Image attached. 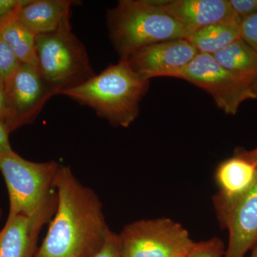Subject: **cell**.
<instances>
[{
  "mask_svg": "<svg viewBox=\"0 0 257 257\" xmlns=\"http://www.w3.org/2000/svg\"><path fill=\"white\" fill-rule=\"evenodd\" d=\"M55 192V216L34 257H94L110 231L100 199L68 166H60Z\"/></svg>",
  "mask_w": 257,
  "mask_h": 257,
  "instance_id": "obj_1",
  "label": "cell"
},
{
  "mask_svg": "<svg viewBox=\"0 0 257 257\" xmlns=\"http://www.w3.org/2000/svg\"><path fill=\"white\" fill-rule=\"evenodd\" d=\"M150 81L135 73L126 60H119L77 87L60 94L89 106L113 126L128 127L138 117L140 104Z\"/></svg>",
  "mask_w": 257,
  "mask_h": 257,
  "instance_id": "obj_2",
  "label": "cell"
},
{
  "mask_svg": "<svg viewBox=\"0 0 257 257\" xmlns=\"http://www.w3.org/2000/svg\"><path fill=\"white\" fill-rule=\"evenodd\" d=\"M106 24L113 47L123 60L149 45L189 37L155 0H121L108 10Z\"/></svg>",
  "mask_w": 257,
  "mask_h": 257,
  "instance_id": "obj_3",
  "label": "cell"
},
{
  "mask_svg": "<svg viewBox=\"0 0 257 257\" xmlns=\"http://www.w3.org/2000/svg\"><path fill=\"white\" fill-rule=\"evenodd\" d=\"M38 69L57 94L96 75L85 47L72 32L69 20L50 33L37 35Z\"/></svg>",
  "mask_w": 257,
  "mask_h": 257,
  "instance_id": "obj_4",
  "label": "cell"
},
{
  "mask_svg": "<svg viewBox=\"0 0 257 257\" xmlns=\"http://www.w3.org/2000/svg\"><path fill=\"white\" fill-rule=\"evenodd\" d=\"M61 165L56 161L35 162L15 152L0 154V171L8 187V216H32L56 197L55 180Z\"/></svg>",
  "mask_w": 257,
  "mask_h": 257,
  "instance_id": "obj_5",
  "label": "cell"
},
{
  "mask_svg": "<svg viewBox=\"0 0 257 257\" xmlns=\"http://www.w3.org/2000/svg\"><path fill=\"white\" fill-rule=\"evenodd\" d=\"M175 78L187 81L207 92L227 115L237 114L243 101L257 99V82L229 72L209 54L199 52Z\"/></svg>",
  "mask_w": 257,
  "mask_h": 257,
  "instance_id": "obj_6",
  "label": "cell"
},
{
  "mask_svg": "<svg viewBox=\"0 0 257 257\" xmlns=\"http://www.w3.org/2000/svg\"><path fill=\"white\" fill-rule=\"evenodd\" d=\"M117 235L121 257H185L194 243L187 229L167 218L135 221Z\"/></svg>",
  "mask_w": 257,
  "mask_h": 257,
  "instance_id": "obj_7",
  "label": "cell"
},
{
  "mask_svg": "<svg viewBox=\"0 0 257 257\" xmlns=\"http://www.w3.org/2000/svg\"><path fill=\"white\" fill-rule=\"evenodd\" d=\"M4 87L5 124L11 133L33 122L47 101L56 95L38 68L22 62L5 79Z\"/></svg>",
  "mask_w": 257,
  "mask_h": 257,
  "instance_id": "obj_8",
  "label": "cell"
},
{
  "mask_svg": "<svg viewBox=\"0 0 257 257\" xmlns=\"http://www.w3.org/2000/svg\"><path fill=\"white\" fill-rule=\"evenodd\" d=\"M199 53L186 39L168 40L143 47L125 60L134 72L150 81L173 77Z\"/></svg>",
  "mask_w": 257,
  "mask_h": 257,
  "instance_id": "obj_9",
  "label": "cell"
},
{
  "mask_svg": "<svg viewBox=\"0 0 257 257\" xmlns=\"http://www.w3.org/2000/svg\"><path fill=\"white\" fill-rule=\"evenodd\" d=\"M189 34L216 23L241 25L242 20L229 0H155ZM188 39V38H187Z\"/></svg>",
  "mask_w": 257,
  "mask_h": 257,
  "instance_id": "obj_10",
  "label": "cell"
},
{
  "mask_svg": "<svg viewBox=\"0 0 257 257\" xmlns=\"http://www.w3.org/2000/svg\"><path fill=\"white\" fill-rule=\"evenodd\" d=\"M57 196L32 216H8L0 230V257H34L39 234L55 214Z\"/></svg>",
  "mask_w": 257,
  "mask_h": 257,
  "instance_id": "obj_11",
  "label": "cell"
},
{
  "mask_svg": "<svg viewBox=\"0 0 257 257\" xmlns=\"http://www.w3.org/2000/svg\"><path fill=\"white\" fill-rule=\"evenodd\" d=\"M256 180V167L236 155L218 165L215 181L219 192L214 204L219 220L249 192Z\"/></svg>",
  "mask_w": 257,
  "mask_h": 257,
  "instance_id": "obj_12",
  "label": "cell"
},
{
  "mask_svg": "<svg viewBox=\"0 0 257 257\" xmlns=\"http://www.w3.org/2000/svg\"><path fill=\"white\" fill-rule=\"evenodd\" d=\"M229 231L224 257H243L257 241V180L249 192L219 220Z\"/></svg>",
  "mask_w": 257,
  "mask_h": 257,
  "instance_id": "obj_13",
  "label": "cell"
},
{
  "mask_svg": "<svg viewBox=\"0 0 257 257\" xmlns=\"http://www.w3.org/2000/svg\"><path fill=\"white\" fill-rule=\"evenodd\" d=\"M69 0H29L17 12L19 21L34 35L50 33L69 20Z\"/></svg>",
  "mask_w": 257,
  "mask_h": 257,
  "instance_id": "obj_14",
  "label": "cell"
},
{
  "mask_svg": "<svg viewBox=\"0 0 257 257\" xmlns=\"http://www.w3.org/2000/svg\"><path fill=\"white\" fill-rule=\"evenodd\" d=\"M18 10L0 21V37L9 45L20 62L38 68L37 36L19 21Z\"/></svg>",
  "mask_w": 257,
  "mask_h": 257,
  "instance_id": "obj_15",
  "label": "cell"
},
{
  "mask_svg": "<svg viewBox=\"0 0 257 257\" xmlns=\"http://www.w3.org/2000/svg\"><path fill=\"white\" fill-rule=\"evenodd\" d=\"M212 57L229 72L257 82V52L241 37Z\"/></svg>",
  "mask_w": 257,
  "mask_h": 257,
  "instance_id": "obj_16",
  "label": "cell"
},
{
  "mask_svg": "<svg viewBox=\"0 0 257 257\" xmlns=\"http://www.w3.org/2000/svg\"><path fill=\"white\" fill-rule=\"evenodd\" d=\"M241 38L240 25L216 23L194 32L187 39L200 53L214 55Z\"/></svg>",
  "mask_w": 257,
  "mask_h": 257,
  "instance_id": "obj_17",
  "label": "cell"
},
{
  "mask_svg": "<svg viewBox=\"0 0 257 257\" xmlns=\"http://www.w3.org/2000/svg\"><path fill=\"white\" fill-rule=\"evenodd\" d=\"M224 244L219 238L194 242L185 257H221L224 255Z\"/></svg>",
  "mask_w": 257,
  "mask_h": 257,
  "instance_id": "obj_18",
  "label": "cell"
},
{
  "mask_svg": "<svg viewBox=\"0 0 257 257\" xmlns=\"http://www.w3.org/2000/svg\"><path fill=\"white\" fill-rule=\"evenodd\" d=\"M21 62L9 45L0 37V78H8L18 68Z\"/></svg>",
  "mask_w": 257,
  "mask_h": 257,
  "instance_id": "obj_19",
  "label": "cell"
},
{
  "mask_svg": "<svg viewBox=\"0 0 257 257\" xmlns=\"http://www.w3.org/2000/svg\"><path fill=\"white\" fill-rule=\"evenodd\" d=\"M240 30L241 38L257 52V15L244 19Z\"/></svg>",
  "mask_w": 257,
  "mask_h": 257,
  "instance_id": "obj_20",
  "label": "cell"
},
{
  "mask_svg": "<svg viewBox=\"0 0 257 257\" xmlns=\"http://www.w3.org/2000/svg\"><path fill=\"white\" fill-rule=\"evenodd\" d=\"M94 257H121L118 235L110 230L102 247Z\"/></svg>",
  "mask_w": 257,
  "mask_h": 257,
  "instance_id": "obj_21",
  "label": "cell"
},
{
  "mask_svg": "<svg viewBox=\"0 0 257 257\" xmlns=\"http://www.w3.org/2000/svg\"><path fill=\"white\" fill-rule=\"evenodd\" d=\"M229 3L242 21L257 15V0H229Z\"/></svg>",
  "mask_w": 257,
  "mask_h": 257,
  "instance_id": "obj_22",
  "label": "cell"
},
{
  "mask_svg": "<svg viewBox=\"0 0 257 257\" xmlns=\"http://www.w3.org/2000/svg\"><path fill=\"white\" fill-rule=\"evenodd\" d=\"M28 2L29 0H0V21Z\"/></svg>",
  "mask_w": 257,
  "mask_h": 257,
  "instance_id": "obj_23",
  "label": "cell"
},
{
  "mask_svg": "<svg viewBox=\"0 0 257 257\" xmlns=\"http://www.w3.org/2000/svg\"><path fill=\"white\" fill-rule=\"evenodd\" d=\"M10 133L6 124L0 120V154H8L14 152L10 143Z\"/></svg>",
  "mask_w": 257,
  "mask_h": 257,
  "instance_id": "obj_24",
  "label": "cell"
},
{
  "mask_svg": "<svg viewBox=\"0 0 257 257\" xmlns=\"http://www.w3.org/2000/svg\"><path fill=\"white\" fill-rule=\"evenodd\" d=\"M234 155L251 162L257 168V147L251 150H246L239 147L235 150Z\"/></svg>",
  "mask_w": 257,
  "mask_h": 257,
  "instance_id": "obj_25",
  "label": "cell"
},
{
  "mask_svg": "<svg viewBox=\"0 0 257 257\" xmlns=\"http://www.w3.org/2000/svg\"><path fill=\"white\" fill-rule=\"evenodd\" d=\"M5 119H6V101H5L4 81L0 78V120L5 123Z\"/></svg>",
  "mask_w": 257,
  "mask_h": 257,
  "instance_id": "obj_26",
  "label": "cell"
},
{
  "mask_svg": "<svg viewBox=\"0 0 257 257\" xmlns=\"http://www.w3.org/2000/svg\"><path fill=\"white\" fill-rule=\"evenodd\" d=\"M250 257H257V241L253 246L252 253Z\"/></svg>",
  "mask_w": 257,
  "mask_h": 257,
  "instance_id": "obj_27",
  "label": "cell"
},
{
  "mask_svg": "<svg viewBox=\"0 0 257 257\" xmlns=\"http://www.w3.org/2000/svg\"><path fill=\"white\" fill-rule=\"evenodd\" d=\"M2 214H3V212H2V209H0V219H1Z\"/></svg>",
  "mask_w": 257,
  "mask_h": 257,
  "instance_id": "obj_28",
  "label": "cell"
}]
</instances>
